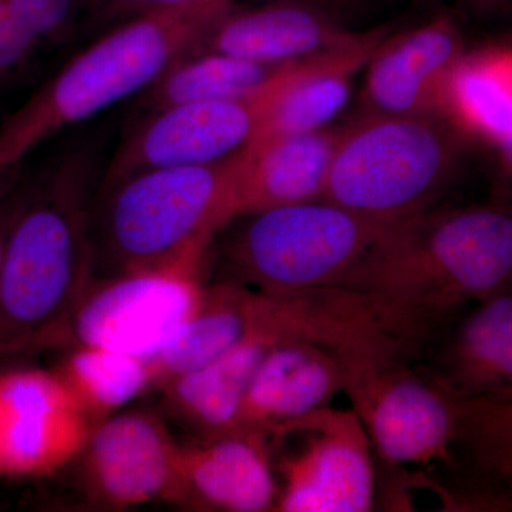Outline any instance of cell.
<instances>
[{"mask_svg": "<svg viewBox=\"0 0 512 512\" xmlns=\"http://www.w3.org/2000/svg\"><path fill=\"white\" fill-rule=\"evenodd\" d=\"M100 151L67 148L20 191L0 266V359L62 346L92 284V191Z\"/></svg>", "mask_w": 512, "mask_h": 512, "instance_id": "1", "label": "cell"}, {"mask_svg": "<svg viewBox=\"0 0 512 512\" xmlns=\"http://www.w3.org/2000/svg\"><path fill=\"white\" fill-rule=\"evenodd\" d=\"M512 288V205L424 211L393 222L342 289L362 293L402 338L464 303Z\"/></svg>", "mask_w": 512, "mask_h": 512, "instance_id": "2", "label": "cell"}, {"mask_svg": "<svg viewBox=\"0 0 512 512\" xmlns=\"http://www.w3.org/2000/svg\"><path fill=\"white\" fill-rule=\"evenodd\" d=\"M234 0H197L126 20L94 40L0 126V173L43 141L143 93L170 64L200 50Z\"/></svg>", "mask_w": 512, "mask_h": 512, "instance_id": "3", "label": "cell"}, {"mask_svg": "<svg viewBox=\"0 0 512 512\" xmlns=\"http://www.w3.org/2000/svg\"><path fill=\"white\" fill-rule=\"evenodd\" d=\"M235 220V156L207 165L151 168L100 185L93 202L94 265L111 275L204 264Z\"/></svg>", "mask_w": 512, "mask_h": 512, "instance_id": "4", "label": "cell"}, {"mask_svg": "<svg viewBox=\"0 0 512 512\" xmlns=\"http://www.w3.org/2000/svg\"><path fill=\"white\" fill-rule=\"evenodd\" d=\"M467 143L444 116L365 113L340 128L323 200L376 221L407 220L454 180Z\"/></svg>", "mask_w": 512, "mask_h": 512, "instance_id": "5", "label": "cell"}, {"mask_svg": "<svg viewBox=\"0 0 512 512\" xmlns=\"http://www.w3.org/2000/svg\"><path fill=\"white\" fill-rule=\"evenodd\" d=\"M222 247L232 281L269 293L342 288L393 222L318 200L252 212Z\"/></svg>", "mask_w": 512, "mask_h": 512, "instance_id": "6", "label": "cell"}, {"mask_svg": "<svg viewBox=\"0 0 512 512\" xmlns=\"http://www.w3.org/2000/svg\"><path fill=\"white\" fill-rule=\"evenodd\" d=\"M335 353L342 367L343 393L384 463H456L458 399L454 394L404 366L402 352L397 350Z\"/></svg>", "mask_w": 512, "mask_h": 512, "instance_id": "7", "label": "cell"}, {"mask_svg": "<svg viewBox=\"0 0 512 512\" xmlns=\"http://www.w3.org/2000/svg\"><path fill=\"white\" fill-rule=\"evenodd\" d=\"M204 264H178L92 282L62 345L94 346L153 357L173 345L204 298Z\"/></svg>", "mask_w": 512, "mask_h": 512, "instance_id": "8", "label": "cell"}, {"mask_svg": "<svg viewBox=\"0 0 512 512\" xmlns=\"http://www.w3.org/2000/svg\"><path fill=\"white\" fill-rule=\"evenodd\" d=\"M298 443L279 461L281 512H367L376 500L369 434L355 410L322 407L275 430Z\"/></svg>", "mask_w": 512, "mask_h": 512, "instance_id": "9", "label": "cell"}, {"mask_svg": "<svg viewBox=\"0 0 512 512\" xmlns=\"http://www.w3.org/2000/svg\"><path fill=\"white\" fill-rule=\"evenodd\" d=\"M93 429L56 369L0 372V478L52 476L77 461Z\"/></svg>", "mask_w": 512, "mask_h": 512, "instance_id": "10", "label": "cell"}, {"mask_svg": "<svg viewBox=\"0 0 512 512\" xmlns=\"http://www.w3.org/2000/svg\"><path fill=\"white\" fill-rule=\"evenodd\" d=\"M276 82L254 99L201 101L146 113L117 147L100 185L151 168L215 164L235 156L258 133Z\"/></svg>", "mask_w": 512, "mask_h": 512, "instance_id": "11", "label": "cell"}, {"mask_svg": "<svg viewBox=\"0 0 512 512\" xmlns=\"http://www.w3.org/2000/svg\"><path fill=\"white\" fill-rule=\"evenodd\" d=\"M180 444L147 412L117 413L94 427L77 460L87 495L114 510L181 504Z\"/></svg>", "mask_w": 512, "mask_h": 512, "instance_id": "12", "label": "cell"}, {"mask_svg": "<svg viewBox=\"0 0 512 512\" xmlns=\"http://www.w3.org/2000/svg\"><path fill=\"white\" fill-rule=\"evenodd\" d=\"M466 53L447 15L384 37L367 63L366 113L444 116L448 86Z\"/></svg>", "mask_w": 512, "mask_h": 512, "instance_id": "13", "label": "cell"}, {"mask_svg": "<svg viewBox=\"0 0 512 512\" xmlns=\"http://www.w3.org/2000/svg\"><path fill=\"white\" fill-rule=\"evenodd\" d=\"M181 505L225 512L275 511L279 484L264 434L239 429L180 447Z\"/></svg>", "mask_w": 512, "mask_h": 512, "instance_id": "14", "label": "cell"}, {"mask_svg": "<svg viewBox=\"0 0 512 512\" xmlns=\"http://www.w3.org/2000/svg\"><path fill=\"white\" fill-rule=\"evenodd\" d=\"M357 35L318 3L265 0L255 8L235 5L218 20L200 50L262 63H296L346 45Z\"/></svg>", "mask_w": 512, "mask_h": 512, "instance_id": "15", "label": "cell"}, {"mask_svg": "<svg viewBox=\"0 0 512 512\" xmlns=\"http://www.w3.org/2000/svg\"><path fill=\"white\" fill-rule=\"evenodd\" d=\"M339 133L340 128L325 127L264 138L235 154V220L323 200Z\"/></svg>", "mask_w": 512, "mask_h": 512, "instance_id": "16", "label": "cell"}, {"mask_svg": "<svg viewBox=\"0 0 512 512\" xmlns=\"http://www.w3.org/2000/svg\"><path fill=\"white\" fill-rule=\"evenodd\" d=\"M340 392L342 367L335 350L309 340L276 343L249 383L241 429L268 439L286 424L330 406Z\"/></svg>", "mask_w": 512, "mask_h": 512, "instance_id": "17", "label": "cell"}, {"mask_svg": "<svg viewBox=\"0 0 512 512\" xmlns=\"http://www.w3.org/2000/svg\"><path fill=\"white\" fill-rule=\"evenodd\" d=\"M386 36V30L359 33L346 45L292 66L272 89L251 143L328 127L348 103L353 77L365 69Z\"/></svg>", "mask_w": 512, "mask_h": 512, "instance_id": "18", "label": "cell"}, {"mask_svg": "<svg viewBox=\"0 0 512 512\" xmlns=\"http://www.w3.org/2000/svg\"><path fill=\"white\" fill-rule=\"evenodd\" d=\"M439 383L458 400L512 392V288L484 299L464 320Z\"/></svg>", "mask_w": 512, "mask_h": 512, "instance_id": "19", "label": "cell"}, {"mask_svg": "<svg viewBox=\"0 0 512 512\" xmlns=\"http://www.w3.org/2000/svg\"><path fill=\"white\" fill-rule=\"evenodd\" d=\"M274 345L248 340L218 359L174 377L161 389L168 406L202 437L241 429L249 383Z\"/></svg>", "mask_w": 512, "mask_h": 512, "instance_id": "20", "label": "cell"}, {"mask_svg": "<svg viewBox=\"0 0 512 512\" xmlns=\"http://www.w3.org/2000/svg\"><path fill=\"white\" fill-rule=\"evenodd\" d=\"M296 63H262L210 50H192L170 64L141 93L140 107L144 113H151L178 104L254 99Z\"/></svg>", "mask_w": 512, "mask_h": 512, "instance_id": "21", "label": "cell"}, {"mask_svg": "<svg viewBox=\"0 0 512 512\" xmlns=\"http://www.w3.org/2000/svg\"><path fill=\"white\" fill-rule=\"evenodd\" d=\"M444 116L468 138L512 147V45L466 53L448 86Z\"/></svg>", "mask_w": 512, "mask_h": 512, "instance_id": "22", "label": "cell"}, {"mask_svg": "<svg viewBox=\"0 0 512 512\" xmlns=\"http://www.w3.org/2000/svg\"><path fill=\"white\" fill-rule=\"evenodd\" d=\"M456 448L494 511H512V397L458 400Z\"/></svg>", "mask_w": 512, "mask_h": 512, "instance_id": "23", "label": "cell"}, {"mask_svg": "<svg viewBox=\"0 0 512 512\" xmlns=\"http://www.w3.org/2000/svg\"><path fill=\"white\" fill-rule=\"evenodd\" d=\"M56 370L94 427L153 390L150 360L114 350L70 346Z\"/></svg>", "mask_w": 512, "mask_h": 512, "instance_id": "24", "label": "cell"}, {"mask_svg": "<svg viewBox=\"0 0 512 512\" xmlns=\"http://www.w3.org/2000/svg\"><path fill=\"white\" fill-rule=\"evenodd\" d=\"M39 47L70 42L89 0H8Z\"/></svg>", "mask_w": 512, "mask_h": 512, "instance_id": "25", "label": "cell"}, {"mask_svg": "<svg viewBox=\"0 0 512 512\" xmlns=\"http://www.w3.org/2000/svg\"><path fill=\"white\" fill-rule=\"evenodd\" d=\"M37 49L39 45L23 28L8 0H0V83L23 73Z\"/></svg>", "mask_w": 512, "mask_h": 512, "instance_id": "26", "label": "cell"}, {"mask_svg": "<svg viewBox=\"0 0 512 512\" xmlns=\"http://www.w3.org/2000/svg\"><path fill=\"white\" fill-rule=\"evenodd\" d=\"M197 0H89L96 8H104L113 13H127L133 18L158 10L178 8Z\"/></svg>", "mask_w": 512, "mask_h": 512, "instance_id": "27", "label": "cell"}, {"mask_svg": "<svg viewBox=\"0 0 512 512\" xmlns=\"http://www.w3.org/2000/svg\"><path fill=\"white\" fill-rule=\"evenodd\" d=\"M20 192L10 187L8 175L0 180V266H2L3 251H5L6 237H8L10 222L18 205Z\"/></svg>", "mask_w": 512, "mask_h": 512, "instance_id": "28", "label": "cell"}, {"mask_svg": "<svg viewBox=\"0 0 512 512\" xmlns=\"http://www.w3.org/2000/svg\"><path fill=\"white\" fill-rule=\"evenodd\" d=\"M501 154H503L505 163L510 165V167L512 168V147L507 148V150L503 151V153Z\"/></svg>", "mask_w": 512, "mask_h": 512, "instance_id": "29", "label": "cell"}, {"mask_svg": "<svg viewBox=\"0 0 512 512\" xmlns=\"http://www.w3.org/2000/svg\"><path fill=\"white\" fill-rule=\"evenodd\" d=\"M261 2H265V0H261ZM308 2L318 3V5L322 6V0H308Z\"/></svg>", "mask_w": 512, "mask_h": 512, "instance_id": "30", "label": "cell"}, {"mask_svg": "<svg viewBox=\"0 0 512 512\" xmlns=\"http://www.w3.org/2000/svg\"><path fill=\"white\" fill-rule=\"evenodd\" d=\"M9 173L10 171H8V173H0V180H2L3 177H6Z\"/></svg>", "mask_w": 512, "mask_h": 512, "instance_id": "31", "label": "cell"}, {"mask_svg": "<svg viewBox=\"0 0 512 512\" xmlns=\"http://www.w3.org/2000/svg\"><path fill=\"white\" fill-rule=\"evenodd\" d=\"M234 2H235V3H237V2H238V0H234Z\"/></svg>", "mask_w": 512, "mask_h": 512, "instance_id": "32", "label": "cell"}]
</instances>
